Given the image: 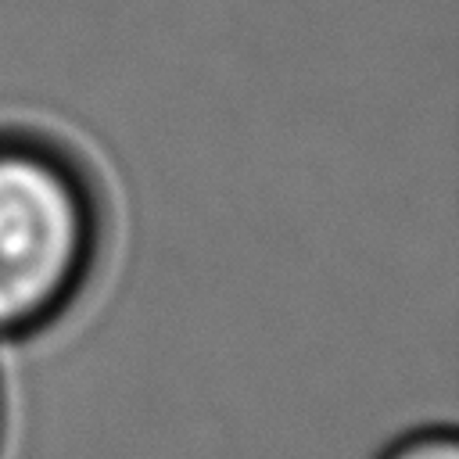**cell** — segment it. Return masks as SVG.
<instances>
[{
  "mask_svg": "<svg viewBox=\"0 0 459 459\" xmlns=\"http://www.w3.org/2000/svg\"><path fill=\"white\" fill-rule=\"evenodd\" d=\"M108 240L104 201L75 154L0 133V341L39 337L90 290Z\"/></svg>",
  "mask_w": 459,
  "mask_h": 459,
  "instance_id": "cell-1",
  "label": "cell"
},
{
  "mask_svg": "<svg viewBox=\"0 0 459 459\" xmlns=\"http://www.w3.org/2000/svg\"><path fill=\"white\" fill-rule=\"evenodd\" d=\"M380 459H459V437L452 427H423L394 441Z\"/></svg>",
  "mask_w": 459,
  "mask_h": 459,
  "instance_id": "cell-2",
  "label": "cell"
},
{
  "mask_svg": "<svg viewBox=\"0 0 459 459\" xmlns=\"http://www.w3.org/2000/svg\"><path fill=\"white\" fill-rule=\"evenodd\" d=\"M4 427L7 423H4V391H0V455H4Z\"/></svg>",
  "mask_w": 459,
  "mask_h": 459,
  "instance_id": "cell-3",
  "label": "cell"
}]
</instances>
